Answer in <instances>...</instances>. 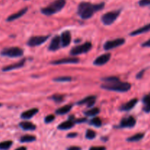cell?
Listing matches in <instances>:
<instances>
[{"label": "cell", "mask_w": 150, "mask_h": 150, "mask_svg": "<svg viewBox=\"0 0 150 150\" xmlns=\"http://www.w3.org/2000/svg\"><path fill=\"white\" fill-rule=\"evenodd\" d=\"M104 5V3L93 4L89 2H81L78 7V13L83 19L90 18L96 12L102 10Z\"/></svg>", "instance_id": "cell-1"}, {"label": "cell", "mask_w": 150, "mask_h": 150, "mask_svg": "<svg viewBox=\"0 0 150 150\" xmlns=\"http://www.w3.org/2000/svg\"><path fill=\"white\" fill-rule=\"evenodd\" d=\"M101 88L105 90L114 91V92H126L131 88V84L127 82H121L120 81L114 83H106L101 85Z\"/></svg>", "instance_id": "cell-2"}, {"label": "cell", "mask_w": 150, "mask_h": 150, "mask_svg": "<svg viewBox=\"0 0 150 150\" xmlns=\"http://www.w3.org/2000/svg\"><path fill=\"white\" fill-rule=\"evenodd\" d=\"M66 4L65 0H55L47 7L41 9V13L45 16H51L59 12Z\"/></svg>", "instance_id": "cell-3"}, {"label": "cell", "mask_w": 150, "mask_h": 150, "mask_svg": "<svg viewBox=\"0 0 150 150\" xmlns=\"http://www.w3.org/2000/svg\"><path fill=\"white\" fill-rule=\"evenodd\" d=\"M23 54V51L18 47H9L5 48L1 51V55L4 57L16 58V57H22Z\"/></svg>", "instance_id": "cell-4"}, {"label": "cell", "mask_w": 150, "mask_h": 150, "mask_svg": "<svg viewBox=\"0 0 150 150\" xmlns=\"http://www.w3.org/2000/svg\"><path fill=\"white\" fill-rule=\"evenodd\" d=\"M120 14V10H114V11L108 12L105 13L101 17V21L105 25H111L117 20Z\"/></svg>", "instance_id": "cell-5"}, {"label": "cell", "mask_w": 150, "mask_h": 150, "mask_svg": "<svg viewBox=\"0 0 150 150\" xmlns=\"http://www.w3.org/2000/svg\"><path fill=\"white\" fill-rule=\"evenodd\" d=\"M92 47V45L90 42H86L82 45H78V46L72 48V50L70 51V54L72 56H76L79 55V54H85V53H87L88 51H90Z\"/></svg>", "instance_id": "cell-6"}, {"label": "cell", "mask_w": 150, "mask_h": 150, "mask_svg": "<svg viewBox=\"0 0 150 150\" xmlns=\"http://www.w3.org/2000/svg\"><path fill=\"white\" fill-rule=\"evenodd\" d=\"M125 42V40L124 38H117V39L113 40H108L104 44V49L105 51L113 49V48L123 45Z\"/></svg>", "instance_id": "cell-7"}, {"label": "cell", "mask_w": 150, "mask_h": 150, "mask_svg": "<svg viewBox=\"0 0 150 150\" xmlns=\"http://www.w3.org/2000/svg\"><path fill=\"white\" fill-rule=\"evenodd\" d=\"M49 35L48 36H35L29 38L27 42V45L29 46H38L44 43L49 38Z\"/></svg>", "instance_id": "cell-8"}, {"label": "cell", "mask_w": 150, "mask_h": 150, "mask_svg": "<svg viewBox=\"0 0 150 150\" xmlns=\"http://www.w3.org/2000/svg\"><path fill=\"white\" fill-rule=\"evenodd\" d=\"M136 119L132 117V116H130V117H125V118L122 120L121 122H120V127L131 128V127H133L136 125Z\"/></svg>", "instance_id": "cell-9"}, {"label": "cell", "mask_w": 150, "mask_h": 150, "mask_svg": "<svg viewBox=\"0 0 150 150\" xmlns=\"http://www.w3.org/2000/svg\"><path fill=\"white\" fill-rule=\"evenodd\" d=\"M79 62V59L76 57H69V58H64L61 59L55 60L51 62L52 64H76Z\"/></svg>", "instance_id": "cell-10"}, {"label": "cell", "mask_w": 150, "mask_h": 150, "mask_svg": "<svg viewBox=\"0 0 150 150\" xmlns=\"http://www.w3.org/2000/svg\"><path fill=\"white\" fill-rule=\"evenodd\" d=\"M110 59H111V54H109V53L104 54L95 59V60L94 61V64L98 66L103 65L109 61Z\"/></svg>", "instance_id": "cell-11"}, {"label": "cell", "mask_w": 150, "mask_h": 150, "mask_svg": "<svg viewBox=\"0 0 150 150\" xmlns=\"http://www.w3.org/2000/svg\"><path fill=\"white\" fill-rule=\"evenodd\" d=\"M61 38L59 36H55L50 42L48 49L51 51H55L60 48L61 45Z\"/></svg>", "instance_id": "cell-12"}, {"label": "cell", "mask_w": 150, "mask_h": 150, "mask_svg": "<svg viewBox=\"0 0 150 150\" xmlns=\"http://www.w3.org/2000/svg\"><path fill=\"white\" fill-rule=\"evenodd\" d=\"M61 42L63 47H67L71 42V34L69 31H64L61 35Z\"/></svg>", "instance_id": "cell-13"}, {"label": "cell", "mask_w": 150, "mask_h": 150, "mask_svg": "<svg viewBox=\"0 0 150 150\" xmlns=\"http://www.w3.org/2000/svg\"><path fill=\"white\" fill-rule=\"evenodd\" d=\"M25 61H26V59H23L21 60L20 62H18L15 63V64H10V65L6 66V67H3L2 71L7 72V71H10V70H16V69L21 68V67H22L23 65H24Z\"/></svg>", "instance_id": "cell-14"}, {"label": "cell", "mask_w": 150, "mask_h": 150, "mask_svg": "<svg viewBox=\"0 0 150 150\" xmlns=\"http://www.w3.org/2000/svg\"><path fill=\"white\" fill-rule=\"evenodd\" d=\"M95 100H96V97L95 96H93V95L88 96L79 101L78 103V105H84V104H86L88 107H92L95 104Z\"/></svg>", "instance_id": "cell-15"}, {"label": "cell", "mask_w": 150, "mask_h": 150, "mask_svg": "<svg viewBox=\"0 0 150 150\" xmlns=\"http://www.w3.org/2000/svg\"><path fill=\"white\" fill-rule=\"evenodd\" d=\"M28 10V8L27 7H25V8H23L21 9V10H19L18 12H17V13H14V14L11 15V16H9L8 18H7V21H15L16 20V19L19 18H21V16H23V15L25 14V13L27 12Z\"/></svg>", "instance_id": "cell-16"}, {"label": "cell", "mask_w": 150, "mask_h": 150, "mask_svg": "<svg viewBox=\"0 0 150 150\" xmlns=\"http://www.w3.org/2000/svg\"><path fill=\"white\" fill-rule=\"evenodd\" d=\"M137 103L138 100L136 99V98H133V99L130 100V101L126 103L125 104L122 105V106L120 107V110H121V111H130V110H131L132 108L136 105Z\"/></svg>", "instance_id": "cell-17"}, {"label": "cell", "mask_w": 150, "mask_h": 150, "mask_svg": "<svg viewBox=\"0 0 150 150\" xmlns=\"http://www.w3.org/2000/svg\"><path fill=\"white\" fill-rule=\"evenodd\" d=\"M38 108H32V109L27 110V111H24L21 114V117L23 120H28V119H31L34 117L36 114H38Z\"/></svg>", "instance_id": "cell-18"}, {"label": "cell", "mask_w": 150, "mask_h": 150, "mask_svg": "<svg viewBox=\"0 0 150 150\" xmlns=\"http://www.w3.org/2000/svg\"><path fill=\"white\" fill-rule=\"evenodd\" d=\"M19 126L24 130H35L36 125L30 122H21L19 123Z\"/></svg>", "instance_id": "cell-19"}, {"label": "cell", "mask_w": 150, "mask_h": 150, "mask_svg": "<svg viewBox=\"0 0 150 150\" xmlns=\"http://www.w3.org/2000/svg\"><path fill=\"white\" fill-rule=\"evenodd\" d=\"M149 30H150V23L145 25V26H142V27L133 31V32H132L131 33H130V35H131V36H136V35H140V34H143L144 33V32H149Z\"/></svg>", "instance_id": "cell-20"}, {"label": "cell", "mask_w": 150, "mask_h": 150, "mask_svg": "<svg viewBox=\"0 0 150 150\" xmlns=\"http://www.w3.org/2000/svg\"><path fill=\"white\" fill-rule=\"evenodd\" d=\"M75 122L73 121V120H68V121L64 122L61 123L58 126V129L59 130H69V129L72 128V127L74 126Z\"/></svg>", "instance_id": "cell-21"}, {"label": "cell", "mask_w": 150, "mask_h": 150, "mask_svg": "<svg viewBox=\"0 0 150 150\" xmlns=\"http://www.w3.org/2000/svg\"><path fill=\"white\" fill-rule=\"evenodd\" d=\"M144 103V111L146 113L150 112V93L144 97L143 98Z\"/></svg>", "instance_id": "cell-22"}, {"label": "cell", "mask_w": 150, "mask_h": 150, "mask_svg": "<svg viewBox=\"0 0 150 150\" xmlns=\"http://www.w3.org/2000/svg\"><path fill=\"white\" fill-rule=\"evenodd\" d=\"M72 107H73V105H64V106L58 108V109L56 111V114H58V115H63V114H67V113H68L69 111L71 110Z\"/></svg>", "instance_id": "cell-23"}, {"label": "cell", "mask_w": 150, "mask_h": 150, "mask_svg": "<svg viewBox=\"0 0 150 150\" xmlns=\"http://www.w3.org/2000/svg\"><path fill=\"white\" fill-rule=\"evenodd\" d=\"M36 140V137L32 135H25L20 139V142L21 143H28V142H35Z\"/></svg>", "instance_id": "cell-24"}, {"label": "cell", "mask_w": 150, "mask_h": 150, "mask_svg": "<svg viewBox=\"0 0 150 150\" xmlns=\"http://www.w3.org/2000/svg\"><path fill=\"white\" fill-rule=\"evenodd\" d=\"M144 137V133H137V134L134 135V136L127 139V141L129 142H136L142 140Z\"/></svg>", "instance_id": "cell-25"}, {"label": "cell", "mask_w": 150, "mask_h": 150, "mask_svg": "<svg viewBox=\"0 0 150 150\" xmlns=\"http://www.w3.org/2000/svg\"><path fill=\"white\" fill-rule=\"evenodd\" d=\"M13 145L12 141H5L0 143V150H8Z\"/></svg>", "instance_id": "cell-26"}, {"label": "cell", "mask_w": 150, "mask_h": 150, "mask_svg": "<svg viewBox=\"0 0 150 150\" xmlns=\"http://www.w3.org/2000/svg\"><path fill=\"white\" fill-rule=\"evenodd\" d=\"M100 113V109L98 108H93L90 110H88V111H85L84 114L87 117H94V116H96L97 114H98Z\"/></svg>", "instance_id": "cell-27"}, {"label": "cell", "mask_w": 150, "mask_h": 150, "mask_svg": "<svg viewBox=\"0 0 150 150\" xmlns=\"http://www.w3.org/2000/svg\"><path fill=\"white\" fill-rule=\"evenodd\" d=\"M89 124L95 126V127H100L102 125V121H101V120L99 117H95L92 120H91V121L89 122Z\"/></svg>", "instance_id": "cell-28"}, {"label": "cell", "mask_w": 150, "mask_h": 150, "mask_svg": "<svg viewBox=\"0 0 150 150\" xmlns=\"http://www.w3.org/2000/svg\"><path fill=\"white\" fill-rule=\"evenodd\" d=\"M102 81H105V83H114V82L119 81L120 79L116 76H109V77H106V78H103L102 79Z\"/></svg>", "instance_id": "cell-29"}, {"label": "cell", "mask_w": 150, "mask_h": 150, "mask_svg": "<svg viewBox=\"0 0 150 150\" xmlns=\"http://www.w3.org/2000/svg\"><path fill=\"white\" fill-rule=\"evenodd\" d=\"M72 80L71 77H69V76H62V77H57L54 79V81L57 82H68Z\"/></svg>", "instance_id": "cell-30"}, {"label": "cell", "mask_w": 150, "mask_h": 150, "mask_svg": "<svg viewBox=\"0 0 150 150\" xmlns=\"http://www.w3.org/2000/svg\"><path fill=\"white\" fill-rule=\"evenodd\" d=\"M96 137V133L92 130H87L86 133V138L87 139H94Z\"/></svg>", "instance_id": "cell-31"}, {"label": "cell", "mask_w": 150, "mask_h": 150, "mask_svg": "<svg viewBox=\"0 0 150 150\" xmlns=\"http://www.w3.org/2000/svg\"><path fill=\"white\" fill-rule=\"evenodd\" d=\"M51 99L55 101L56 103H60L64 100V97H63V95H59V94H57V95H53L51 97Z\"/></svg>", "instance_id": "cell-32"}, {"label": "cell", "mask_w": 150, "mask_h": 150, "mask_svg": "<svg viewBox=\"0 0 150 150\" xmlns=\"http://www.w3.org/2000/svg\"><path fill=\"white\" fill-rule=\"evenodd\" d=\"M54 119H55V117H54V115H53V114L47 116V117L45 118V123L51 122L52 121H54Z\"/></svg>", "instance_id": "cell-33"}, {"label": "cell", "mask_w": 150, "mask_h": 150, "mask_svg": "<svg viewBox=\"0 0 150 150\" xmlns=\"http://www.w3.org/2000/svg\"><path fill=\"white\" fill-rule=\"evenodd\" d=\"M139 5L142 7H144V6H147L150 4V0H140L139 2Z\"/></svg>", "instance_id": "cell-34"}, {"label": "cell", "mask_w": 150, "mask_h": 150, "mask_svg": "<svg viewBox=\"0 0 150 150\" xmlns=\"http://www.w3.org/2000/svg\"><path fill=\"white\" fill-rule=\"evenodd\" d=\"M89 150H106L105 146H92Z\"/></svg>", "instance_id": "cell-35"}, {"label": "cell", "mask_w": 150, "mask_h": 150, "mask_svg": "<svg viewBox=\"0 0 150 150\" xmlns=\"http://www.w3.org/2000/svg\"><path fill=\"white\" fill-rule=\"evenodd\" d=\"M75 123H82V122H86V119L85 118H81V119H79V120H73Z\"/></svg>", "instance_id": "cell-36"}, {"label": "cell", "mask_w": 150, "mask_h": 150, "mask_svg": "<svg viewBox=\"0 0 150 150\" xmlns=\"http://www.w3.org/2000/svg\"><path fill=\"white\" fill-rule=\"evenodd\" d=\"M67 150H81V148L79 147V146H70V147L67 148Z\"/></svg>", "instance_id": "cell-37"}, {"label": "cell", "mask_w": 150, "mask_h": 150, "mask_svg": "<svg viewBox=\"0 0 150 150\" xmlns=\"http://www.w3.org/2000/svg\"><path fill=\"white\" fill-rule=\"evenodd\" d=\"M144 72H145V70H142V71L139 72V73L137 74V76H136V78H137V79H142L144 73Z\"/></svg>", "instance_id": "cell-38"}, {"label": "cell", "mask_w": 150, "mask_h": 150, "mask_svg": "<svg viewBox=\"0 0 150 150\" xmlns=\"http://www.w3.org/2000/svg\"><path fill=\"white\" fill-rule=\"evenodd\" d=\"M78 136V134L76 133H69L67 134V138H75Z\"/></svg>", "instance_id": "cell-39"}, {"label": "cell", "mask_w": 150, "mask_h": 150, "mask_svg": "<svg viewBox=\"0 0 150 150\" xmlns=\"http://www.w3.org/2000/svg\"><path fill=\"white\" fill-rule=\"evenodd\" d=\"M142 46L143 47H150V39L148 40L147 41H146L145 42H144L142 44Z\"/></svg>", "instance_id": "cell-40"}, {"label": "cell", "mask_w": 150, "mask_h": 150, "mask_svg": "<svg viewBox=\"0 0 150 150\" xmlns=\"http://www.w3.org/2000/svg\"><path fill=\"white\" fill-rule=\"evenodd\" d=\"M16 150H26V148L25 147V146H21V147L18 148V149H16Z\"/></svg>", "instance_id": "cell-41"}, {"label": "cell", "mask_w": 150, "mask_h": 150, "mask_svg": "<svg viewBox=\"0 0 150 150\" xmlns=\"http://www.w3.org/2000/svg\"><path fill=\"white\" fill-rule=\"evenodd\" d=\"M1 104H0V106H1Z\"/></svg>", "instance_id": "cell-42"}]
</instances>
